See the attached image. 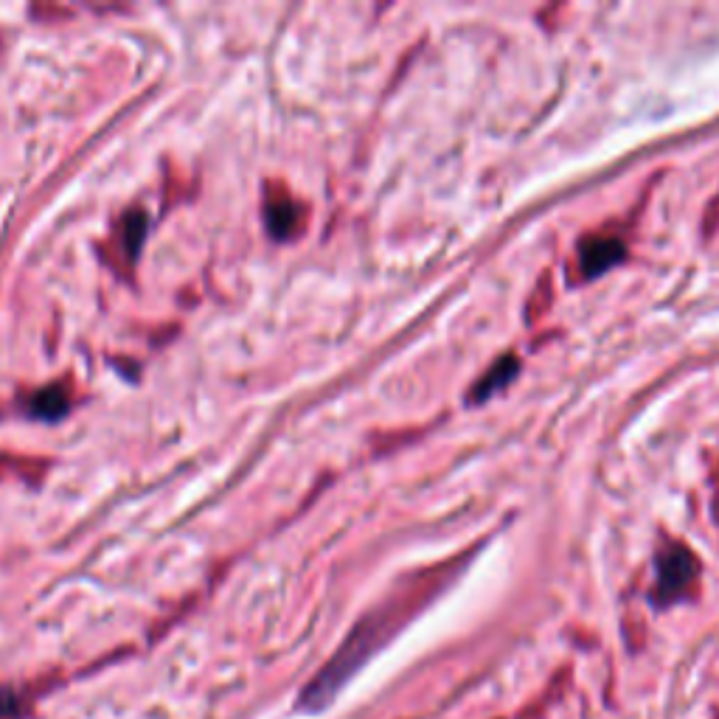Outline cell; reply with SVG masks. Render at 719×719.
Instances as JSON below:
<instances>
[{
  "label": "cell",
  "instance_id": "5",
  "mask_svg": "<svg viewBox=\"0 0 719 719\" xmlns=\"http://www.w3.org/2000/svg\"><path fill=\"white\" fill-rule=\"evenodd\" d=\"M31 413L45 419V422L62 419L68 413V391L62 385H48L43 391H37L31 397Z\"/></svg>",
  "mask_w": 719,
  "mask_h": 719
},
{
  "label": "cell",
  "instance_id": "6",
  "mask_svg": "<svg viewBox=\"0 0 719 719\" xmlns=\"http://www.w3.org/2000/svg\"><path fill=\"white\" fill-rule=\"evenodd\" d=\"M267 225L273 236H290L298 228V206L293 200H270L267 203Z\"/></svg>",
  "mask_w": 719,
  "mask_h": 719
},
{
  "label": "cell",
  "instance_id": "3",
  "mask_svg": "<svg viewBox=\"0 0 719 719\" xmlns=\"http://www.w3.org/2000/svg\"><path fill=\"white\" fill-rule=\"evenodd\" d=\"M624 256H627V248L616 236H587L585 242L579 245V276L585 281L596 279L613 265L624 262Z\"/></svg>",
  "mask_w": 719,
  "mask_h": 719
},
{
  "label": "cell",
  "instance_id": "2",
  "mask_svg": "<svg viewBox=\"0 0 719 719\" xmlns=\"http://www.w3.org/2000/svg\"><path fill=\"white\" fill-rule=\"evenodd\" d=\"M700 579V559L691 554L689 545L666 543L655 559V590L652 602L658 607L689 599Z\"/></svg>",
  "mask_w": 719,
  "mask_h": 719
},
{
  "label": "cell",
  "instance_id": "4",
  "mask_svg": "<svg viewBox=\"0 0 719 719\" xmlns=\"http://www.w3.org/2000/svg\"><path fill=\"white\" fill-rule=\"evenodd\" d=\"M517 374H520V363H517V357H512V354L500 357L498 363L489 368L484 377L478 380V385L472 388L470 399L472 402H484V399H489L492 394L503 391V388H506V385H509V382L517 377Z\"/></svg>",
  "mask_w": 719,
  "mask_h": 719
},
{
  "label": "cell",
  "instance_id": "1",
  "mask_svg": "<svg viewBox=\"0 0 719 719\" xmlns=\"http://www.w3.org/2000/svg\"><path fill=\"white\" fill-rule=\"evenodd\" d=\"M444 579H430L427 585H416L411 596H405V599H394L391 604H385L380 610H374L371 616H366L354 632L346 638V644L340 646V652L332 658V663H326L323 666V672L312 683H309V689L301 694V700L298 705H307L309 711H318L321 705H326L335 694L340 691V686L349 680V677L363 666L368 655L377 649L380 644H385V638L391 635V632H397V627L402 621H408L413 610H419V604H425Z\"/></svg>",
  "mask_w": 719,
  "mask_h": 719
},
{
  "label": "cell",
  "instance_id": "7",
  "mask_svg": "<svg viewBox=\"0 0 719 719\" xmlns=\"http://www.w3.org/2000/svg\"><path fill=\"white\" fill-rule=\"evenodd\" d=\"M144 234H147V217L141 214V211H130L127 214V220H124V245L130 250V256L138 253L141 248V242H144Z\"/></svg>",
  "mask_w": 719,
  "mask_h": 719
}]
</instances>
